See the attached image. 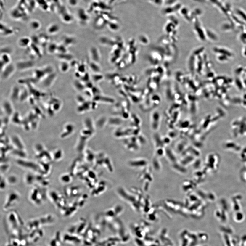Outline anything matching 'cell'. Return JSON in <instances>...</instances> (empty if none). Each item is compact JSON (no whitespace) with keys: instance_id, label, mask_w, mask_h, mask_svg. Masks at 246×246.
Returning a JSON list of instances; mask_svg holds the SVG:
<instances>
[{"instance_id":"cell-25","label":"cell","mask_w":246,"mask_h":246,"mask_svg":"<svg viewBox=\"0 0 246 246\" xmlns=\"http://www.w3.org/2000/svg\"><path fill=\"white\" fill-rule=\"evenodd\" d=\"M58 44L54 42L49 43L46 47V50L48 54L50 55L56 54Z\"/></svg>"},{"instance_id":"cell-2","label":"cell","mask_w":246,"mask_h":246,"mask_svg":"<svg viewBox=\"0 0 246 246\" xmlns=\"http://www.w3.org/2000/svg\"><path fill=\"white\" fill-rule=\"evenodd\" d=\"M15 163L19 167L27 170L28 171L45 176L40 165L38 162L25 158L16 159Z\"/></svg>"},{"instance_id":"cell-19","label":"cell","mask_w":246,"mask_h":246,"mask_svg":"<svg viewBox=\"0 0 246 246\" xmlns=\"http://www.w3.org/2000/svg\"><path fill=\"white\" fill-rule=\"evenodd\" d=\"M14 30L12 28L8 27L5 24H1V34L3 36H9L14 34Z\"/></svg>"},{"instance_id":"cell-13","label":"cell","mask_w":246,"mask_h":246,"mask_svg":"<svg viewBox=\"0 0 246 246\" xmlns=\"http://www.w3.org/2000/svg\"><path fill=\"white\" fill-rule=\"evenodd\" d=\"M160 120V115L158 112H153L151 116L152 128L153 130L156 131L158 129Z\"/></svg>"},{"instance_id":"cell-9","label":"cell","mask_w":246,"mask_h":246,"mask_svg":"<svg viewBox=\"0 0 246 246\" xmlns=\"http://www.w3.org/2000/svg\"><path fill=\"white\" fill-rule=\"evenodd\" d=\"M2 110L6 116H12L14 114V108L11 101L5 99L3 102L2 104Z\"/></svg>"},{"instance_id":"cell-27","label":"cell","mask_w":246,"mask_h":246,"mask_svg":"<svg viewBox=\"0 0 246 246\" xmlns=\"http://www.w3.org/2000/svg\"><path fill=\"white\" fill-rule=\"evenodd\" d=\"M70 67L69 62L65 61H61L60 63L59 69L63 73L67 72Z\"/></svg>"},{"instance_id":"cell-4","label":"cell","mask_w":246,"mask_h":246,"mask_svg":"<svg viewBox=\"0 0 246 246\" xmlns=\"http://www.w3.org/2000/svg\"><path fill=\"white\" fill-rule=\"evenodd\" d=\"M48 198L57 209L61 210L67 205L66 199L63 196L55 190L48 192Z\"/></svg>"},{"instance_id":"cell-1","label":"cell","mask_w":246,"mask_h":246,"mask_svg":"<svg viewBox=\"0 0 246 246\" xmlns=\"http://www.w3.org/2000/svg\"><path fill=\"white\" fill-rule=\"evenodd\" d=\"M29 198L34 204L39 206L45 202L48 198L47 188L36 184L30 190Z\"/></svg>"},{"instance_id":"cell-12","label":"cell","mask_w":246,"mask_h":246,"mask_svg":"<svg viewBox=\"0 0 246 246\" xmlns=\"http://www.w3.org/2000/svg\"><path fill=\"white\" fill-rule=\"evenodd\" d=\"M11 142L14 148L17 149H25V145L22 140L18 135L14 134L11 137Z\"/></svg>"},{"instance_id":"cell-15","label":"cell","mask_w":246,"mask_h":246,"mask_svg":"<svg viewBox=\"0 0 246 246\" xmlns=\"http://www.w3.org/2000/svg\"><path fill=\"white\" fill-rule=\"evenodd\" d=\"M0 61V68L1 70H3L5 66L8 64L12 63V58L10 54H3L1 55Z\"/></svg>"},{"instance_id":"cell-28","label":"cell","mask_w":246,"mask_h":246,"mask_svg":"<svg viewBox=\"0 0 246 246\" xmlns=\"http://www.w3.org/2000/svg\"><path fill=\"white\" fill-rule=\"evenodd\" d=\"M10 168L9 164L8 161L2 162L1 163V175L4 176L9 170Z\"/></svg>"},{"instance_id":"cell-10","label":"cell","mask_w":246,"mask_h":246,"mask_svg":"<svg viewBox=\"0 0 246 246\" xmlns=\"http://www.w3.org/2000/svg\"><path fill=\"white\" fill-rule=\"evenodd\" d=\"M37 174L29 171L26 173L24 177V183L28 186H33L36 185Z\"/></svg>"},{"instance_id":"cell-20","label":"cell","mask_w":246,"mask_h":246,"mask_svg":"<svg viewBox=\"0 0 246 246\" xmlns=\"http://www.w3.org/2000/svg\"><path fill=\"white\" fill-rule=\"evenodd\" d=\"M29 47L32 54L38 58H41L43 57V52L39 46L32 43Z\"/></svg>"},{"instance_id":"cell-22","label":"cell","mask_w":246,"mask_h":246,"mask_svg":"<svg viewBox=\"0 0 246 246\" xmlns=\"http://www.w3.org/2000/svg\"><path fill=\"white\" fill-rule=\"evenodd\" d=\"M6 180L8 185H15L19 182V179L18 176L15 174H11L6 177Z\"/></svg>"},{"instance_id":"cell-24","label":"cell","mask_w":246,"mask_h":246,"mask_svg":"<svg viewBox=\"0 0 246 246\" xmlns=\"http://www.w3.org/2000/svg\"><path fill=\"white\" fill-rule=\"evenodd\" d=\"M56 56L57 58L60 61H65L70 62L73 59V55L69 52L63 54H57Z\"/></svg>"},{"instance_id":"cell-30","label":"cell","mask_w":246,"mask_h":246,"mask_svg":"<svg viewBox=\"0 0 246 246\" xmlns=\"http://www.w3.org/2000/svg\"><path fill=\"white\" fill-rule=\"evenodd\" d=\"M30 26L31 29L36 31L38 30L41 28V24L40 22L37 20H32L30 22Z\"/></svg>"},{"instance_id":"cell-23","label":"cell","mask_w":246,"mask_h":246,"mask_svg":"<svg viewBox=\"0 0 246 246\" xmlns=\"http://www.w3.org/2000/svg\"><path fill=\"white\" fill-rule=\"evenodd\" d=\"M60 30V27L58 24L53 23L49 26L46 30L48 34L54 35L57 34Z\"/></svg>"},{"instance_id":"cell-31","label":"cell","mask_w":246,"mask_h":246,"mask_svg":"<svg viewBox=\"0 0 246 246\" xmlns=\"http://www.w3.org/2000/svg\"><path fill=\"white\" fill-rule=\"evenodd\" d=\"M68 47L63 43H61L58 44L57 52V54H63L68 52Z\"/></svg>"},{"instance_id":"cell-29","label":"cell","mask_w":246,"mask_h":246,"mask_svg":"<svg viewBox=\"0 0 246 246\" xmlns=\"http://www.w3.org/2000/svg\"><path fill=\"white\" fill-rule=\"evenodd\" d=\"M30 93L27 87H26L25 88L23 89H21L20 94L19 101H23L26 100L28 98L29 96Z\"/></svg>"},{"instance_id":"cell-26","label":"cell","mask_w":246,"mask_h":246,"mask_svg":"<svg viewBox=\"0 0 246 246\" xmlns=\"http://www.w3.org/2000/svg\"><path fill=\"white\" fill-rule=\"evenodd\" d=\"M60 182L63 184H68L72 180V175L70 173H64L60 176L59 178Z\"/></svg>"},{"instance_id":"cell-21","label":"cell","mask_w":246,"mask_h":246,"mask_svg":"<svg viewBox=\"0 0 246 246\" xmlns=\"http://www.w3.org/2000/svg\"><path fill=\"white\" fill-rule=\"evenodd\" d=\"M51 153L53 161L58 162L61 161L63 158V151L61 149H55Z\"/></svg>"},{"instance_id":"cell-6","label":"cell","mask_w":246,"mask_h":246,"mask_svg":"<svg viewBox=\"0 0 246 246\" xmlns=\"http://www.w3.org/2000/svg\"><path fill=\"white\" fill-rule=\"evenodd\" d=\"M15 64L17 70L23 72L34 67L36 62L33 59L22 60L17 61Z\"/></svg>"},{"instance_id":"cell-3","label":"cell","mask_w":246,"mask_h":246,"mask_svg":"<svg viewBox=\"0 0 246 246\" xmlns=\"http://www.w3.org/2000/svg\"><path fill=\"white\" fill-rule=\"evenodd\" d=\"M21 196L19 192L15 190H11L6 195L3 205L4 211L9 212L16 206L20 200Z\"/></svg>"},{"instance_id":"cell-14","label":"cell","mask_w":246,"mask_h":246,"mask_svg":"<svg viewBox=\"0 0 246 246\" xmlns=\"http://www.w3.org/2000/svg\"><path fill=\"white\" fill-rule=\"evenodd\" d=\"M21 89L18 86L15 85L11 90L10 97L12 101L15 102L19 101Z\"/></svg>"},{"instance_id":"cell-8","label":"cell","mask_w":246,"mask_h":246,"mask_svg":"<svg viewBox=\"0 0 246 246\" xmlns=\"http://www.w3.org/2000/svg\"><path fill=\"white\" fill-rule=\"evenodd\" d=\"M57 77V73L55 71L47 74L41 81L42 85L45 88H49L54 84Z\"/></svg>"},{"instance_id":"cell-5","label":"cell","mask_w":246,"mask_h":246,"mask_svg":"<svg viewBox=\"0 0 246 246\" xmlns=\"http://www.w3.org/2000/svg\"><path fill=\"white\" fill-rule=\"evenodd\" d=\"M9 224L12 227H17L22 225V221L18 213L15 210L8 212L6 217Z\"/></svg>"},{"instance_id":"cell-16","label":"cell","mask_w":246,"mask_h":246,"mask_svg":"<svg viewBox=\"0 0 246 246\" xmlns=\"http://www.w3.org/2000/svg\"><path fill=\"white\" fill-rule=\"evenodd\" d=\"M17 45L19 47L23 48H27L30 47L32 44L31 39L30 37H23L20 38L17 42Z\"/></svg>"},{"instance_id":"cell-36","label":"cell","mask_w":246,"mask_h":246,"mask_svg":"<svg viewBox=\"0 0 246 246\" xmlns=\"http://www.w3.org/2000/svg\"><path fill=\"white\" fill-rule=\"evenodd\" d=\"M68 3L72 6H74L77 5V0H68Z\"/></svg>"},{"instance_id":"cell-35","label":"cell","mask_w":246,"mask_h":246,"mask_svg":"<svg viewBox=\"0 0 246 246\" xmlns=\"http://www.w3.org/2000/svg\"><path fill=\"white\" fill-rule=\"evenodd\" d=\"M30 38L32 43L39 46L40 45V40L38 35H33Z\"/></svg>"},{"instance_id":"cell-18","label":"cell","mask_w":246,"mask_h":246,"mask_svg":"<svg viewBox=\"0 0 246 246\" xmlns=\"http://www.w3.org/2000/svg\"><path fill=\"white\" fill-rule=\"evenodd\" d=\"M11 152V154L16 157L17 159H25L27 158L28 154L25 149L14 148Z\"/></svg>"},{"instance_id":"cell-34","label":"cell","mask_w":246,"mask_h":246,"mask_svg":"<svg viewBox=\"0 0 246 246\" xmlns=\"http://www.w3.org/2000/svg\"><path fill=\"white\" fill-rule=\"evenodd\" d=\"M8 185L6 180V177L3 175H1V184L0 188L1 190H4L5 189L7 186Z\"/></svg>"},{"instance_id":"cell-17","label":"cell","mask_w":246,"mask_h":246,"mask_svg":"<svg viewBox=\"0 0 246 246\" xmlns=\"http://www.w3.org/2000/svg\"><path fill=\"white\" fill-rule=\"evenodd\" d=\"M76 43V39L75 37L69 35L64 36L62 38V43L68 48L74 45Z\"/></svg>"},{"instance_id":"cell-7","label":"cell","mask_w":246,"mask_h":246,"mask_svg":"<svg viewBox=\"0 0 246 246\" xmlns=\"http://www.w3.org/2000/svg\"><path fill=\"white\" fill-rule=\"evenodd\" d=\"M17 70L15 64L12 63L6 65L1 70V78L3 81H5L10 78Z\"/></svg>"},{"instance_id":"cell-32","label":"cell","mask_w":246,"mask_h":246,"mask_svg":"<svg viewBox=\"0 0 246 246\" xmlns=\"http://www.w3.org/2000/svg\"><path fill=\"white\" fill-rule=\"evenodd\" d=\"M62 20L65 23H69L72 22L73 19L71 15L69 14L66 13V14H63L61 16Z\"/></svg>"},{"instance_id":"cell-11","label":"cell","mask_w":246,"mask_h":246,"mask_svg":"<svg viewBox=\"0 0 246 246\" xmlns=\"http://www.w3.org/2000/svg\"><path fill=\"white\" fill-rule=\"evenodd\" d=\"M44 67L36 69L34 72V74L32 77L35 83L41 82L44 78L47 75Z\"/></svg>"},{"instance_id":"cell-33","label":"cell","mask_w":246,"mask_h":246,"mask_svg":"<svg viewBox=\"0 0 246 246\" xmlns=\"http://www.w3.org/2000/svg\"><path fill=\"white\" fill-rule=\"evenodd\" d=\"M1 54H5L11 55L13 52V49L12 48L9 46H3L1 48Z\"/></svg>"}]
</instances>
